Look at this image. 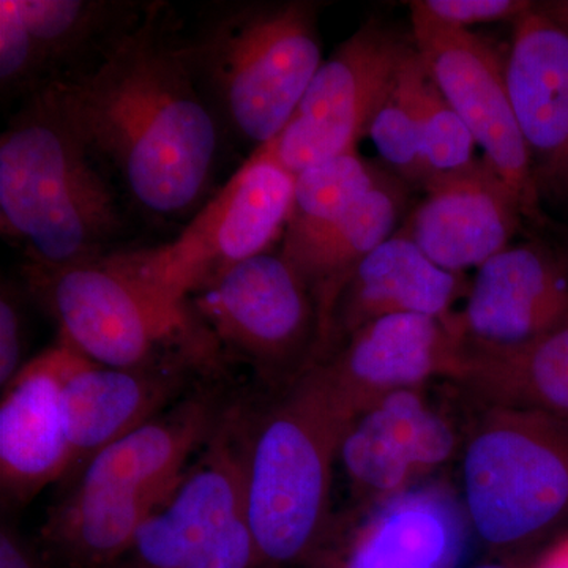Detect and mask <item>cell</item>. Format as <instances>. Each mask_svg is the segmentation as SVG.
Instances as JSON below:
<instances>
[{
	"mask_svg": "<svg viewBox=\"0 0 568 568\" xmlns=\"http://www.w3.org/2000/svg\"><path fill=\"white\" fill-rule=\"evenodd\" d=\"M462 503L474 536L514 556L568 525V420L480 407L462 446Z\"/></svg>",
	"mask_w": 568,
	"mask_h": 568,
	"instance_id": "6",
	"label": "cell"
},
{
	"mask_svg": "<svg viewBox=\"0 0 568 568\" xmlns=\"http://www.w3.org/2000/svg\"><path fill=\"white\" fill-rule=\"evenodd\" d=\"M51 85L91 70L148 9L93 0H18Z\"/></svg>",
	"mask_w": 568,
	"mask_h": 568,
	"instance_id": "25",
	"label": "cell"
},
{
	"mask_svg": "<svg viewBox=\"0 0 568 568\" xmlns=\"http://www.w3.org/2000/svg\"><path fill=\"white\" fill-rule=\"evenodd\" d=\"M414 47L426 71L484 151V160L517 194L528 222L545 226L532 163L511 106L506 67L467 29L433 20L410 3Z\"/></svg>",
	"mask_w": 568,
	"mask_h": 568,
	"instance_id": "10",
	"label": "cell"
},
{
	"mask_svg": "<svg viewBox=\"0 0 568 568\" xmlns=\"http://www.w3.org/2000/svg\"><path fill=\"white\" fill-rule=\"evenodd\" d=\"M24 320L20 298L3 284L0 295V386L6 388L21 372L24 362Z\"/></svg>",
	"mask_w": 568,
	"mask_h": 568,
	"instance_id": "31",
	"label": "cell"
},
{
	"mask_svg": "<svg viewBox=\"0 0 568 568\" xmlns=\"http://www.w3.org/2000/svg\"><path fill=\"white\" fill-rule=\"evenodd\" d=\"M409 212V185L387 170L375 189L335 226L304 248L280 253L315 301L320 336L313 365L323 358L335 306L351 276L369 253L402 227Z\"/></svg>",
	"mask_w": 568,
	"mask_h": 568,
	"instance_id": "20",
	"label": "cell"
},
{
	"mask_svg": "<svg viewBox=\"0 0 568 568\" xmlns=\"http://www.w3.org/2000/svg\"><path fill=\"white\" fill-rule=\"evenodd\" d=\"M532 568H568V534L552 541Z\"/></svg>",
	"mask_w": 568,
	"mask_h": 568,
	"instance_id": "33",
	"label": "cell"
},
{
	"mask_svg": "<svg viewBox=\"0 0 568 568\" xmlns=\"http://www.w3.org/2000/svg\"><path fill=\"white\" fill-rule=\"evenodd\" d=\"M426 196L410 209L399 233L437 265L463 274L510 246L521 220V203L484 159L462 173L433 179Z\"/></svg>",
	"mask_w": 568,
	"mask_h": 568,
	"instance_id": "17",
	"label": "cell"
},
{
	"mask_svg": "<svg viewBox=\"0 0 568 568\" xmlns=\"http://www.w3.org/2000/svg\"><path fill=\"white\" fill-rule=\"evenodd\" d=\"M538 9L544 11L548 18L558 22L560 28L568 31V0H556V2L538 3Z\"/></svg>",
	"mask_w": 568,
	"mask_h": 568,
	"instance_id": "34",
	"label": "cell"
},
{
	"mask_svg": "<svg viewBox=\"0 0 568 568\" xmlns=\"http://www.w3.org/2000/svg\"><path fill=\"white\" fill-rule=\"evenodd\" d=\"M426 78L424 61L414 47L379 103L366 136L375 142L388 171L407 185H424L420 159L422 88Z\"/></svg>",
	"mask_w": 568,
	"mask_h": 568,
	"instance_id": "27",
	"label": "cell"
},
{
	"mask_svg": "<svg viewBox=\"0 0 568 568\" xmlns=\"http://www.w3.org/2000/svg\"><path fill=\"white\" fill-rule=\"evenodd\" d=\"M458 313L452 321L418 315L383 317L366 324L334 354L310 366L332 406L347 424L386 396L454 383L462 366Z\"/></svg>",
	"mask_w": 568,
	"mask_h": 568,
	"instance_id": "12",
	"label": "cell"
},
{
	"mask_svg": "<svg viewBox=\"0 0 568 568\" xmlns=\"http://www.w3.org/2000/svg\"><path fill=\"white\" fill-rule=\"evenodd\" d=\"M171 496L71 489L41 528V556L51 568H115Z\"/></svg>",
	"mask_w": 568,
	"mask_h": 568,
	"instance_id": "24",
	"label": "cell"
},
{
	"mask_svg": "<svg viewBox=\"0 0 568 568\" xmlns=\"http://www.w3.org/2000/svg\"><path fill=\"white\" fill-rule=\"evenodd\" d=\"M50 88L18 0H0V89L7 99H31Z\"/></svg>",
	"mask_w": 568,
	"mask_h": 568,
	"instance_id": "29",
	"label": "cell"
},
{
	"mask_svg": "<svg viewBox=\"0 0 568 568\" xmlns=\"http://www.w3.org/2000/svg\"><path fill=\"white\" fill-rule=\"evenodd\" d=\"M465 342L507 347L568 327V276L555 245L507 246L478 267L458 313Z\"/></svg>",
	"mask_w": 568,
	"mask_h": 568,
	"instance_id": "16",
	"label": "cell"
},
{
	"mask_svg": "<svg viewBox=\"0 0 568 568\" xmlns=\"http://www.w3.org/2000/svg\"><path fill=\"white\" fill-rule=\"evenodd\" d=\"M474 568H526V567L514 566V564H506V562H485V564H480V566H477ZM530 568H532V567H530Z\"/></svg>",
	"mask_w": 568,
	"mask_h": 568,
	"instance_id": "36",
	"label": "cell"
},
{
	"mask_svg": "<svg viewBox=\"0 0 568 568\" xmlns=\"http://www.w3.org/2000/svg\"><path fill=\"white\" fill-rule=\"evenodd\" d=\"M469 286L465 275L433 263L409 237L396 231L362 261L347 282L335 306L327 347L320 362L355 332L383 317L454 320V306L466 297Z\"/></svg>",
	"mask_w": 568,
	"mask_h": 568,
	"instance_id": "19",
	"label": "cell"
},
{
	"mask_svg": "<svg viewBox=\"0 0 568 568\" xmlns=\"http://www.w3.org/2000/svg\"><path fill=\"white\" fill-rule=\"evenodd\" d=\"M215 432L209 403H183L103 448L82 467L73 489L173 495L186 462Z\"/></svg>",
	"mask_w": 568,
	"mask_h": 568,
	"instance_id": "22",
	"label": "cell"
},
{
	"mask_svg": "<svg viewBox=\"0 0 568 568\" xmlns=\"http://www.w3.org/2000/svg\"><path fill=\"white\" fill-rule=\"evenodd\" d=\"M462 447L455 425L425 387L396 392L355 417L339 444L355 506L425 484Z\"/></svg>",
	"mask_w": 568,
	"mask_h": 568,
	"instance_id": "13",
	"label": "cell"
},
{
	"mask_svg": "<svg viewBox=\"0 0 568 568\" xmlns=\"http://www.w3.org/2000/svg\"><path fill=\"white\" fill-rule=\"evenodd\" d=\"M173 368H110L91 362L63 388L73 469L148 424L178 390Z\"/></svg>",
	"mask_w": 568,
	"mask_h": 568,
	"instance_id": "21",
	"label": "cell"
},
{
	"mask_svg": "<svg viewBox=\"0 0 568 568\" xmlns=\"http://www.w3.org/2000/svg\"><path fill=\"white\" fill-rule=\"evenodd\" d=\"M454 384L480 407L536 410L568 420V327L517 346L465 342Z\"/></svg>",
	"mask_w": 568,
	"mask_h": 568,
	"instance_id": "23",
	"label": "cell"
},
{
	"mask_svg": "<svg viewBox=\"0 0 568 568\" xmlns=\"http://www.w3.org/2000/svg\"><path fill=\"white\" fill-rule=\"evenodd\" d=\"M470 532L462 499L425 481L335 518L306 568H459Z\"/></svg>",
	"mask_w": 568,
	"mask_h": 568,
	"instance_id": "11",
	"label": "cell"
},
{
	"mask_svg": "<svg viewBox=\"0 0 568 568\" xmlns=\"http://www.w3.org/2000/svg\"><path fill=\"white\" fill-rule=\"evenodd\" d=\"M111 183L58 85L22 102L0 136V226L31 263L61 267L102 256L121 231Z\"/></svg>",
	"mask_w": 568,
	"mask_h": 568,
	"instance_id": "2",
	"label": "cell"
},
{
	"mask_svg": "<svg viewBox=\"0 0 568 568\" xmlns=\"http://www.w3.org/2000/svg\"><path fill=\"white\" fill-rule=\"evenodd\" d=\"M552 245H555L556 253H558L560 263H562L564 271H566L568 276V235L566 239H562V241L558 242V244Z\"/></svg>",
	"mask_w": 568,
	"mask_h": 568,
	"instance_id": "35",
	"label": "cell"
},
{
	"mask_svg": "<svg viewBox=\"0 0 568 568\" xmlns=\"http://www.w3.org/2000/svg\"><path fill=\"white\" fill-rule=\"evenodd\" d=\"M386 173L355 149L295 175L293 207L280 253H293L312 244L345 219Z\"/></svg>",
	"mask_w": 568,
	"mask_h": 568,
	"instance_id": "26",
	"label": "cell"
},
{
	"mask_svg": "<svg viewBox=\"0 0 568 568\" xmlns=\"http://www.w3.org/2000/svg\"><path fill=\"white\" fill-rule=\"evenodd\" d=\"M506 80L538 194L568 211V31L537 3L515 21Z\"/></svg>",
	"mask_w": 568,
	"mask_h": 568,
	"instance_id": "15",
	"label": "cell"
},
{
	"mask_svg": "<svg viewBox=\"0 0 568 568\" xmlns=\"http://www.w3.org/2000/svg\"><path fill=\"white\" fill-rule=\"evenodd\" d=\"M347 426L306 369L242 437L244 517L264 568H306L323 547Z\"/></svg>",
	"mask_w": 568,
	"mask_h": 568,
	"instance_id": "4",
	"label": "cell"
},
{
	"mask_svg": "<svg viewBox=\"0 0 568 568\" xmlns=\"http://www.w3.org/2000/svg\"><path fill=\"white\" fill-rule=\"evenodd\" d=\"M190 302L220 346L275 386H293L315 364V301L282 254L267 252L234 265Z\"/></svg>",
	"mask_w": 568,
	"mask_h": 568,
	"instance_id": "8",
	"label": "cell"
},
{
	"mask_svg": "<svg viewBox=\"0 0 568 568\" xmlns=\"http://www.w3.org/2000/svg\"><path fill=\"white\" fill-rule=\"evenodd\" d=\"M91 364L59 338L22 366L0 405V481L6 503L24 504L73 469L63 388Z\"/></svg>",
	"mask_w": 568,
	"mask_h": 568,
	"instance_id": "14",
	"label": "cell"
},
{
	"mask_svg": "<svg viewBox=\"0 0 568 568\" xmlns=\"http://www.w3.org/2000/svg\"><path fill=\"white\" fill-rule=\"evenodd\" d=\"M414 50L398 33L366 22L323 62L282 133L265 144L294 175L355 151Z\"/></svg>",
	"mask_w": 568,
	"mask_h": 568,
	"instance_id": "9",
	"label": "cell"
},
{
	"mask_svg": "<svg viewBox=\"0 0 568 568\" xmlns=\"http://www.w3.org/2000/svg\"><path fill=\"white\" fill-rule=\"evenodd\" d=\"M294 185L295 175L263 145L250 152L174 241L126 254L152 283L190 302L234 265L267 253L286 227Z\"/></svg>",
	"mask_w": 568,
	"mask_h": 568,
	"instance_id": "7",
	"label": "cell"
},
{
	"mask_svg": "<svg viewBox=\"0 0 568 568\" xmlns=\"http://www.w3.org/2000/svg\"><path fill=\"white\" fill-rule=\"evenodd\" d=\"M244 510V447L219 426L207 452L173 496L145 519L115 568H175Z\"/></svg>",
	"mask_w": 568,
	"mask_h": 568,
	"instance_id": "18",
	"label": "cell"
},
{
	"mask_svg": "<svg viewBox=\"0 0 568 568\" xmlns=\"http://www.w3.org/2000/svg\"><path fill=\"white\" fill-rule=\"evenodd\" d=\"M317 11L306 0L223 2L181 39L222 132L252 152L282 133L323 65Z\"/></svg>",
	"mask_w": 568,
	"mask_h": 568,
	"instance_id": "3",
	"label": "cell"
},
{
	"mask_svg": "<svg viewBox=\"0 0 568 568\" xmlns=\"http://www.w3.org/2000/svg\"><path fill=\"white\" fill-rule=\"evenodd\" d=\"M477 142L426 71L422 88L420 159L425 183L462 173L477 162Z\"/></svg>",
	"mask_w": 568,
	"mask_h": 568,
	"instance_id": "28",
	"label": "cell"
},
{
	"mask_svg": "<svg viewBox=\"0 0 568 568\" xmlns=\"http://www.w3.org/2000/svg\"><path fill=\"white\" fill-rule=\"evenodd\" d=\"M162 10L148 6L102 61L55 85L92 155L136 203L178 215L207 190L223 132Z\"/></svg>",
	"mask_w": 568,
	"mask_h": 568,
	"instance_id": "1",
	"label": "cell"
},
{
	"mask_svg": "<svg viewBox=\"0 0 568 568\" xmlns=\"http://www.w3.org/2000/svg\"><path fill=\"white\" fill-rule=\"evenodd\" d=\"M0 568H50L43 556L26 544L20 534L2 526L0 530Z\"/></svg>",
	"mask_w": 568,
	"mask_h": 568,
	"instance_id": "32",
	"label": "cell"
},
{
	"mask_svg": "<svg viewBox=\"0 0 568 568\" xmlns=\"http://www.w3.org/2000/svg\"><path fill=\"white\" fill-rule=\"evenodd\" d=\"M416 3L433 20L458 29L485 22L517 21L536 6L526 0H420Z\"/></svg>",
	"mask_w": 568,
	"mask_h": 568,
	"instance_id": "30",
	"label": "cell"
},
{
	"mask_svg": "<svg viewBox=\"0 0 568 568\" xmlns=\"http://www.w3.org/2000/svg\"><path fill=\"white\" fill-rule=\"evenodd\" d=\"M26 278L61 338L93 364L160 368L166 354L201 357L219 345L192 302L152 283L126 252L61 267L28 261Z\"/></svg>",
	"mask_w": 568,
	"mask_h": 568,
	"instance_id": "5",
	"label": "cell"
}]
</instances>
